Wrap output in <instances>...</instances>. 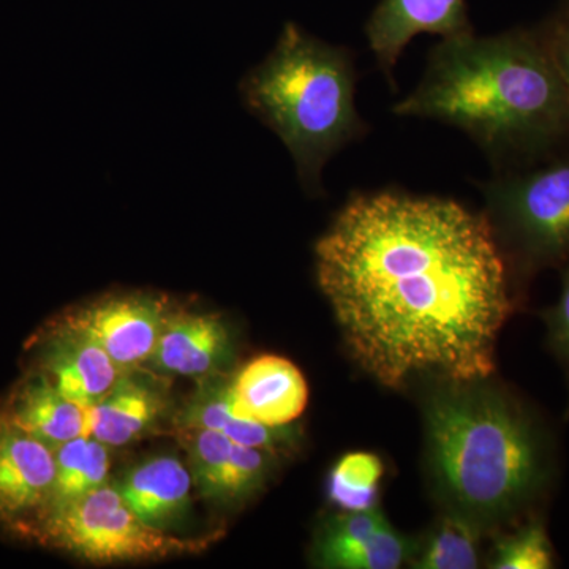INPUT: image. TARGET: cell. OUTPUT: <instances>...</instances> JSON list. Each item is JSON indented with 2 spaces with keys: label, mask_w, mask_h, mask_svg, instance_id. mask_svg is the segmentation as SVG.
<instances>
[{
  "label": "cell",
  "mask_w": 569,
  "mask_h": 569,
  "mask_svg": "<svg viewBox=\"0 0 569 569\" xmlns=\"http://www.w3.org/2000/svg\"><path fill=\"white\" fill-rule=\"evenodd\" d=\"M316 260L347 347L378 383H477L496 370L511 271L485 212L399 190L353 194Z\"/></svg>",
  "instance_id": "obj_1"
},
{
  "label": "cell",
  "mask_w": 569,
  "mask_h": 569,
  "mask_svg": "<svg viewBox=\"0 0 569 569\" xmlns=\"http://www.w3.org/2000/svg\"><path fill=\"white\" fill-rule=\"evenodd\" d=\"M392 112L463 130L497 170L569 144V84L537 29L443 39L429 52L418 88Z\"/></svg>",
  "instance_id": "obj_2"
},
{
  "label": "cell",
  "mask_w": 569,
  "mask_h": 569,
  "mask_svg": "<svg viewBox=\"0 0 569 569\" xmlns=\"http://www.w3.org/2000/svg\"><path fill=\"white\" fill-rule=\"evenodd\" d=\"M430 467L456 511L511 518L546 479L542 440L516 400L477 383H448L426 408Z\"/></svg>",
  "instance_id": "obj_3"
},
{
  "label": "cell",
  "mask_w": 569,
  "mask_h": 569,
  "mask_svg": "<svg viewBox=\"0 0 569 569\" xmlns=\"http://www.w3.org/2000/svg\"><path fill=\"white\" fill-rule=\"evenodd\" d=\"M247 110L287 146L299 182L320 194L328 160L367 132L356 110L353 56L284 24L274 50L239 82Z\"/></svg>",
  "instance_id": "obj_4"
},
{
  "label": "cell",
  "mask_w": 569,
  "mask_h": 569,
  "mask_svg": "<svg viewBox=\"0 0 569 569\" xmlns=\"http://www.w3.org/2000/svg\"><path fill=\"white\" fill-rule=\"evenodd\" d=\"M481 189L505 257L526 272L568 260L569 153L498 170Z\"/></svg>",
  "instance_id": "obj_5"
},
{
  "label": "cell",
  "mask_w": 569,
  "mask_h": 569,
  "mask_svg": "<svg viewBox=\"0 0 569 569\" xmlns=\"http://www.w3.org/2000/svg\"><path fill=\"white\" fill-rule=\"evenodd\" d=\"M24 537L92 563L162 560L200 553L222 533L179 538L142 520L116 485L52 508L33 522Z\"/></svg>",
  "instance_id": "obj_6"
},
{
  "label": "cell",
  "mask_w": 569,
  "mask_h": 569,
  "mask_svg": "<svg viewBox=\"0 0 569 569\" xmlns=\"http://www.w3.org/2000/svg\"><path fill=\"white\" fill-rule=\"evenodd\" d=\"M168 312L162 298L127 293L104 296L63 320L91 337L122 372H130L151 361Z\"/></svg>",
  "instance_id": "obj_7"
},
{
  "label": "cell",
  "mask_w": 569,
  "mask_h": 569,
  "mask_svg": "<svg viewBox=\"0 0 569 569\" xmlns=\"http://www.w3.org/2000/svg\"><path fill=\"white\" fill-rule=\"evenodd\" d=\"M32 350V372L86 410L99 403L126 373L91 337L63 318L37 337Z\"/></svg>",
  "instance_id": "obj_8"
},
{
  "label": "cell",
  "mask_w": 569,
  "mask_h": 569,
  "mask_svg": "<svg viewBox=\"0 0 569 569\" xmlns=\"http://www.w3.org/2000/svg\"><path fill=\"white\" fill-rule=\"evenodd\" d=\"M54 449L0 411V522L24 531L50 507Z\"/></svg>",
  "instance_id": "obj_9"
},
{
  "label": "cell",
  "mask_w": 569,
  "mask_h": 569,
  "mask_svg": "<svg viewBox=\"0 0 569 569\" xmlns=\"http://www.w3.org/2000/svg\"><path fill=\"white\" fill-rule=\"evenodd\" d=\"M471 32L466 0H380L366 24L378 69L392 86L397 61L419 33L455 39Z\"/></svg>",
  "instance_id": "obj_10"
},
{
  "label": "cell",
  "mask_w": 569,
  "mask_h": 569,
  "mask_svg": "<svg viewBox=\"0 0 569 569\" xmlns=\"http://www.w3.org/2000/svg\"><path fill=\"white\" fill-rule=\"evenodd\" d=\"M316 560L335 569H396L413 553L410 541L377 508L342 512L321 527Z\"/></svg>",
  "instance_id": "obj_11"
},
{
  "label": "cell",
  "mask_w": 569,
  "mask_h": 569,
  "mask_svg": "<svg viewBox=\"0 0 569 569\" xmlns=\"http://www.w3.org/2000/svg\"><path fill=\"white\" fill-rule=\"evenodd\" d=\"M224 389L234 417L269 427L290 426L305 413L309 399L301 370L274 355L247 362Z\"/></svg>",
  "instance_id": "obj_12"
},
{
  "label": "cell",
  "mask_w": 569,
  "mask_h": 569,
  "mask_svg": "<svg viewBox=\"0 0 569 569\" xmlns=\"http://www.w3.org/2000/svg\"><path fill=\"white\" fill-rule=\"evenodd\" d=\"M231 353L230 331L217 313L170 309L149 365L162 373L206 378L219 373Z\"/></svg>",
  "instance_id": "obj_13"
},
{
  "label": "cell",
  "mask_w": 569,
  "mask_h": 569,
  "mask_svg": "<svg viewBox=\"0 0 569 569\" xmlns=\"http://www.w3.org/2000/svg\"><path fill=\"white\" fill-rule=\"evenodd\" d=\"M137 370L122 373L111 391L88 410L89 433L108 448L126 447L151 433L167 413V396Z\"/></svg>",
  "instance_id": "obj_14"
},
{
  "label": "cell",
  "mask_w": 569,
  "mask_h": 569,
  "mask_svg": "<svg viewBox=\"0 0 569 569\" xmlns=\"http://www.w3.org/2000/svg\"><path fill=\"white\" fill-rule=\"evenodd\" d=\"M0 411L51 449L73 438L91 436L88 410L71 402L37 372L14 387Z\"/></svg>",
  "instance_id": "obj_15"
},
{
  "label": "cell",
  "mask_w": 569,
  "mask_h": 569,
  "mask_svg": "<svg viewBox=\"0 0 569 569\" xmlns=\"http://www.w3.org/2000/svg\"><path fill=\"white\" fill-rule=\"evenodd\" d=\"M116 488L142 520L170 531L189 511L193 479L174 456H157L130 468Z\"/></svg>",
  "instance_id": "obj_16"
},
{
  "label": "cell",
  "mask_w": 569,
  "mask_h": 569,
  "mask_svg": "<svg viewBox=\"0 0 569 569\" xmlns=\"http://www.w3.org/2000/svg\"><path fill=\"white\" fill-rule=\"evenodd\" d=\"M227 385V383H224ZM224 385H211L193 397L179 415V427H203L217 430L236 443L283 452L293 447L295 436L287 427H269L234 417L228 403Z\"/></svg>",
  "instance_id": "obj_17"
},
{
  "label": "cell",
  "mask_w": 569,
  "mask_h": 569,
  "mask_svg": "<svg viewBox=\"0 0 569 569\" xmlns=\"http://www.w3.org/2000/svg\"><path fill=\"white\" fill-rule=\"evenodd\" d=\"M54 485L47 511L88 496L92 490L110 482L108 447L92 436L67 441L62 447L54 449Z\"/></svg>",
  "instance_id": "obj_18"
},
{
  "label": "cell",
  "mask_w": 569,
  "mask_h": 569,
  "mask_svg": "<svg viewBox=\"0 0 569 569\" xmlns=\"http://www.w3.org/2000/svg\"><path fill=\"white\" fill-rule=\"evenodd\" d=\"M383 462L372 452H348L328 478V498L342 512L376 508Z\"/></svg>",
  "instance_id": "obj_19"
},
{
  "label": "cell",
  "mask_w": 569,
  "mask_h": 569,
  "mask_svg": "<svg viewBox=\"0 0 569 569\" xmlns=\"http://www.w3.org/2000/svg\"><path fill=\"white\" fill-rule=\"evenodd\" d=\"M478 567V531L475 520L458 511L441 519L415 560V568L419 569Z\"/></svg>",
  "instance_id": "obj_20"
},
{
  "label": "cell",
  "mask_w": 569,
  "mask_h": 569,
  "mask_svg": "<svg viewBox=\"0 0 569 569\" xmlns=\"http://www.w3.org/2000/svg\"><path fill=\"white\" fill-rule=\"evenodd\" d=\"M181 437L183 447L189 452V470L194 488L204 498L217 500L223 471L236 441L217 430L203 427H186L181 429Z\"/></svg>",
  "instance_id": "obj_21"
},
{
  "label": "cell",
  "mask_w": 569,
  "mask_h": 569,
  "mask_svg": "<svg viewBox=\"0 0 569 569\" xmlns=\"http://www.w3.org/2000/svg\"><path fill=\"white\" fill-rule=\"evenodd\" d=\"M553 567L552 546L545 527L538 520L508 535L497 542L490 568L546 569Z\"/></svg>",
  "instance_id": "obj_22"
},
{
  "label": "cell",
  "mask_w": 569,
  "mask_h": 569,
  "mask_svg": "<svg viewBox=\"0 0 569 569\" xmlns=\"http://www.w3.org/2000/svg\"><path fill=\"white\" fill-rule=\"evenodd\" d=\"M537 31L569 84V0H563Z\"/></svg>",
  "instance_id": "obj_23"
},
{
  "label": "cell",
  "mask_w": 569,
  "mask_h": 569,
  "mask_svg": "<svg viewBox=\"0 0 569 569\" xmlns=\"http://www.w3.org/2000/svg\"><path fill=\"white\" fill-rule=\"evenodd\" d=\"M546 321L553 350L569 367V268L563 274L559 302L546 313Z\"/></svg>",
  "instance_id": "obj_24"
}]
</instances>
